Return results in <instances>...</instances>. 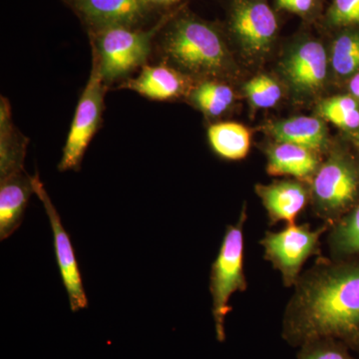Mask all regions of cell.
Instances as JSON below:
<instances>
[{
	"label": "cell",
	"mask_w": 359,
	"mask_h": 359,
	"mask_svg": "<svg viewBox=\"0 0 359 359\" xmlns=\"http://www.w3.org/2000/svg\"><path fill=\"white\" fill-rule=\"evenodd\" d=\"M156 39L163 62L195 81H224L235 74V61L223 30L188 9L172 11Z\"/></svg>",
	"instance_id": "cell-2"
},
{
	"label": "cell",
	"mask_w": 359,
	"mask_h": 359,
	"mask_svg": "<svg viewBox=\"0 0 359 359\" xmlns=\"http://www.w3.org/2000/svg\"><path fill=\"white\" fill-rule=\"evenodd\" d=\"M356 142H358V144L359 145V132H358V136H356Z\"/></svg>",
	"instance_id": "cell-29"
},
{
	"label": "cell",
	"mask_w": 359,
	"mask_h": 359,
	"mask_svg": "<svg viewBox=\"0 0 359 359\" xmlns=\"http://www.w3.org/2000/svg\"><path fill=\"white\" fill-rule=\"evenodd\" d=\"M266 172L271 176H290L311 184L321 164L320 153L290 143H278L266 150Z\"/></svg>",
	"instance_id": "cell-15"
},
{
	"label": "cell",
	"mask_w": 359,
	"mask_h": 359,
	"mask_svg": "<svg viewBox=\"0 0 359 359\" xmlns=\"http://www.w3.org/2000/svg\"><path fill=\"white\" fill-rule=\"evenodd\" d=\"M156 11L160 8H169L180 4L182 0H146Z\"/></svg>",
	"instance_id": "cell-27"
},
{
	"label": "cell",
	"mask_w": 359,
	"mask_h": 359,
	"mask_svg": "<svg viewBox=\"0 0 359 359\" xmlns=\"http://www.w3.org/2000/svg\"><path fill=\"white\" fill-rule=\"evenodd\" d=\"M187 99L205 117L218 118L233 106L235 93L230 85L221 80H200L196 81Z\"/></svg>",
	"instance_id": "cell-19"
},
{
	"label": "cell",
	"mask_w": 359,
	"mask_h": 359,
	"mask_svg": "<svg viewBox=\"0 0 359 359\" xmlns=\"http://www.w3.org/2000/svg\"><path fill=\"white\" fill-rule=\"evenodd\" d=\"M34 192L39 196V200L46 212L52 233H53L54 250H55L56 261L59 271H60L61 280L67 292L71 311L73 313L87 309L88 299L85 292L83 283H82L81 273L75 255L73 245L71 244L69 235L63 226L62 221L59 216L55 205H53L48 193L45 190V187L39 178V173L32 176Z\"/></svg>",
	"instance_id": "cell-10"
},
{
	"label": "cell",
	"mask_w": 359,
	"mask_h": 359,
	"mask_svg": "<svg viewBox=\"0 0 359 359\" xmlns=\"http://www.w3.org/2000/svg\"><path fill=\"white\" fill-rule=\"evenodd\" d=\"M226 32L243 58L259 63L278 39V20L268 0H229Z\"/></svg>",
	"instance_id": "cell-6"
},
{
	"label": "cell",
	"mask_w": 359,
	"mask_h": 359,
	"mask_svg": "<svg viewBox=\"0 0 359 359\" xmlns=\"http://www.w3.org/2000/svg\"><path fill=\"white\" fill-rule=\"evenodd\" d=\"M109 87L104 83L98 65L92 59L88 82L78 101L62 157L58 165L60 172L79 171L90 142L98 131L102 121L104 98Z\"/></svg>",
	"instance_id": "cell-8"
},
{
	"label": "cell",
	"mask_w": 359,
	"mask_h": 359,
	"mask_svg": "<svg viewBox=\"0 0 359 359\" xmlns=\"http://www.w3.org/2000/svg\"><path fill=\"white\" fill-rule=\"evenodd\" d=\"M309 185L314 212L332 228L358 199L359 170L344 153L332 152L321 162Z\"/></svg>",
	"instance_id": "cell-5"
},
{
	"label": "cell",
	"mask_w": 359,
	"mask_h": 359,
	"mask_svg": "<svg viewBox=\"0 0 359 359\" xmlns=\"http://www.w3.org/2000/svg\"><path fill=\"white\" fill-rule=\"evenodd\" d=\"M28 139L16 129L9 101L0 102V178L25 170Z\"/></svg>",
	"instance_id": "cell-17"
},
{
	"label": "cell",
	"mask_w": 359,
	"mask_h": 359,
	"mask_svg": "<svg viewBox=\"0 0 359 359\" xmlns=\"http://www.w3.org/2000/svg\"><path fill=\"white\" fill-rule=\"evenodd\" d=\"M88 33L115 26L141 28L156 9L146 0H63Z\"/></svg>",
	"instance_id": "cell-11"
},
{
	"label": "cell",
	"mask_w": 359,
	"mask_h": 359,
	"mask_svg": "<svg viewBox=\"0 0 359 359\" xmlns=\"http://www.w3.org/2000/svg\"><path fill=\"white\" fill-rule=\"evenodd\" d=\"M195 80L187 76L173 66L162 62L144 65L138 76L128 78L120 88L129 89L155 101H173L188 97Z\"/></svg>",
	"instance_id": "cell-12"
},
{
	"label": "cell",
	"mask_w": 359,
	"mask_h": 359,
	"mask_svg": "<svg viewBox=\"0 0 359 359\" xmlns=\"http://www.w3.org/2000/svg\"><path fill=\"white\" fill-rule=\"evenodd\" d=\"M170 13L164 14L149 29L115 26L88 33L92 59L98 65L106 86L128 76L137 68L143 67L152 50L156 36L166 22Z\"/></svg>",
	"instance_id": "cell-3"
},
{
	"label": "cell",
	"mask_w": 359,
	"mask_h": 359,
	"mask_svg": "<svg viewBox=\"0 0 359 359\" xmlns=\"http://www.w3.org/2000/svg\"><path fill=\"white\" fill-rule=\"evenodd\" d=\"M349 347L340 340L320 339L301 346L299 359H356L349 353Z\"/></svg>",
	"instance_id": "cell-24"
},
{
	"label": "cell",
	"mask_w": 359,
	"mask_h": 359,
	"mask_svg": "<svg viewBox=\"0 0 359 359\" xmlns=\"http://www.w3.org/2000/svg\"><path fill=\"white\" fill-rule=\"evenodd\" d=\"M330 228L327 224L316 230L309 224H287L282 231H266L261 240L264 259L280 271L285 287H294L306 262L320 256L321 236Z\"/></svg>",
	"instance_id": "cell-7"
},
{
	"label": "cell",
	"mask_w": 359,
	"mask_h": 359,
	"mask_svg": "<svg viewBox=\"0 0 359 359\" xmlns=\"http://www.w3.org/2000/svg\"><path fill=\"white\" fill-rule=\"evenodd\" d=\"M330 47V63L337 76L353 77L359 72V29L340 28Z\"/></svg>",
	"instance_id": "cell-20"
},
{
	"label": "cell",
	"mask_w": 359,
	"mask_h": 359,
	"mask_svg": "<svg viewBox=\"0 0 359 359\" xmlns=\"http://www.w3.org/2000/svg\"><path fill=\"white\" fill-rule=\"evenodd\" d=\"M33 193L32 177L25 170L0 178V240L20 229Z\"/></svg>",
	"instance_id": "cell-14"
},
{
	"label": "cell",
	"mask_w": 359,
	"mask_h": 359,
	"mask_svg": "<svg viewBox=\"0 0 359 359\" xmlns=\"http://www.w3.org/2000/svg\"><path fill=\"white\" fill-rule=\"evenodd\" d=\"M332 228L328 242L335 259L359 254V204Z\"/></svg>",
	"instance_id": "cell-21"
},
{
	"label": "cell",
	"mask_w": 359,
	"mask_h": 359,
	"mask_svg": "<svg viewBox=\"0 0 359 359\" xmlns=\"http://www.w3.org/2000/svg\"><path fill=\"white\" fill-rule=\"evenodd\" d=\"M266 133L280 143H290L323 152L327 148V129L316 117L297 116L271 123L264 127Z\"/></svg>",
	"instance_id": "cell-16"
},
{
	"label": "cell",
	"mask_w": 359,
	"mask_h": 359,
	"mask_svg": "<svg viewBox=\"0 0 359 359\" xmlns=\"http://www.w3.org/2000/svg\"><path fill=\"white\" fill-rule=\"evenodd\" d=\"M318 112L327 121L339 128L359 129V106L353 96H337L325 99L320 103Z\"/></svg>",
	"instance_id": "cell-22"
},
{
	"label": "cell",
	"mask_w": 359,
	"mask_h": 359,
	"mask_svg": "<svg viewBox=\"0 0 359 359\" xmlns=\"http://www.w3.org/2000/svg\"><path fill=\"white\" fill-rule=\"evenodd\" d=\"M245 221L247 214L245 209H243L237 223L226 226L218 256L212 264L210 276L212 313L217 339L221 342L226 337L224 320L231 311V295L235 292H245L248 287L244 271Z\"/></svg>",
	"instance_id": "cell-4"
},
{
	"label": "cell",
	"mask_w": 359,
	"mask_h": 359,
	"mask_svg": "<svg viewBox=\"0 0 359 359\" xmlns=\"http://www.w3.org/2000/svg\"><path fill=\"white\" fill-rule=\"evenodd\" d=\"M256 193L268 212L269 224L280 222L295 224L297 217L311 201V188L299 180L275 181L269 185H257Z\"/></svg>",
	"instance_id": "cell-13"
},
{
	"label": "cell",
	"mask_w": 359,
	"mask_h": 359,
	"mask_svg": "<svg viewBox=\"0 0 359 359\" xmlns=\"http://www.w3.org/2000/svg\"><path fill=\"white\" fill-rule=\"evenodd\" d=\"M294 287L283 325L290 346L334 339L359 351V262L320 259Z\"/></svg>",
	"instance_id": "cell-1"
},
{
	"label": "cell",
	"mask_w": 359,
	"mask_h": 359,
	"mask_svg": "<svg viewBox=\"0 0 359 359\" xmlns=\"http://www.w3.org/2000/svg\"><path fill=\"white\" fill-rule=\"evenodd\" d=\"M278 9L309 18L316 13L320 0H273Z\"/></svg>",
	"instance_id": "cell-26"
},
{
	"label": "cell",
	"mask_w": 359,
	"mask_h": 359,
	"mask_svg": "<svg viewBox=\"0 0 359 359\" xmlns=\"http://www.w3.org/2000/svg\"><path fill=\"white\" fill-rule=\"evenodd\" d=\"M210 145L219 157L238 161L247 157L250 148V133L244 125L219 122L208 129Z\"/></svg>",
	"instance_id": "cell-18"
},
{
	"label": "cell",
	"mask_w": 359,
	"mask_h": 359,
	"mask_svg": "<svg viewBox=\"0 0 359 359\" xmlns=\"http://www.w3.org/2000/svg\"><path fill=\"white\" fill-rule=\"evenodd\" d=\"M327 49L320 40L306 37L299 40L282 61V72L290 88L302 97L320 93L327 79Z\"/></svg>",
	"instance_id": "cell-9"
},
{
	"label": "cell",
	"mask_w": 359,
	"mask_h": 359,
	"mask_svg": "<svg viewBox=\"0 0 359 359\" xmlns=\"http://www.w3.org/2000/svg\"><path fill=\"white\" fill-rule=\"evenodd\" d=\"M245 94L250 105L257 109H268L280 102L282 87L266 74H259L248 81L244 86Z\"/></svg>",
	"instance_id": "cell-23"
},
{
	"label": "cell",
	"mask_w": 359,
	"mask_h": 359,
	"mask_svg": "<svg viewBox=\"0 0 359 359\" xmlns=\"http://www.w3.org/2000/svg\"><path fill=\"white\" fill-rule=\"evenodd\" d=\"M348 89L351 93L353 94V97L359 100V72L351 77V81H349Z\"/></svg>",
	"instance_id": "cell-28"
},
{
	"label": "cell",
	"mask_w": 359,
	"mask_h": 359,
	"mask_svg": "<svg viewBox=\"0 0 359 359\" xmlns=\"http://www.w3.org/2000/svg\"><path fill=\"white\" fill-rule=\"evenodd\" d=\"M325 20L332 27H356L359 25V0H334Z\"/></svg>",
	"instance_id": "cell-25"
}]
</instances>
